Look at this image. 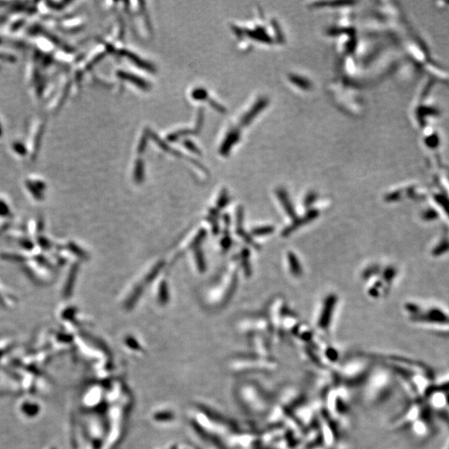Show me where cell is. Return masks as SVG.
<instances>
[{
	"instance_id": "obj_1",
	"label": "cell",
	"mask_w": 449,
	"mask_h": 449,
	"mask_svg": "<svg viewBox=\"0 0 449 449\" xmlns=\"http://www.w3.org/2000/svg\"></svg>"
}]
</instances>
